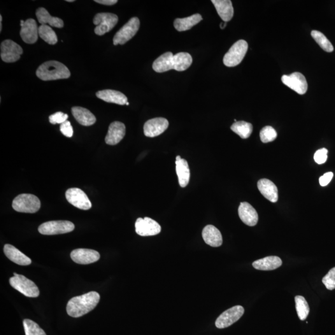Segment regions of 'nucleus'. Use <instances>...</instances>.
Masks as SVG:
<instances>
[{
    "label": "nucleus",
    "mask_w": 335,
    "mask_h": 335,
    "mask_svg": "<svg viewBox=\"0 0 335 335\" xmlns=\"http://www.w3.org/2000/svg\"><path fill=\"white\" fill-rule=\"evenodd\" d=\"M65 196L69 203L81 210H89L92 207V202L87 195L79 188H70L65 193Z\"/></svg>",
    "instance_id": "obj_11"
},
{
    "label": "nucleus",
    "mask_w": 335,
    "mask_h": 335,
    "mask_svg": "<svg viewBox=\"0 0 335 335\" xmlns=\"http://www.w3.org/2000/svg\"><path fill=\"white\" fill-rule=\"evenodd\" d=\"M212 3L217 10L218 15L224 22L231 20L234 11L232 3L230 0H213Z\"/></svg>",
    "instance_id": "obj_25"
},
{
    "label": "nucleus",
    "mask_w": 335,
    "mask_h": 335,
    "mask_svg": "<svg viewBox=\"0 0 335 335\" xmlns=\"http://www.w3.org/2000/svg\"><path fill=\"white\" fill-rule=\"evenodd\" d=\"M126 105H127V106H129V102H127V103H126Z\"/></svg>",
    "instance_id": "obj_46"
},
{
    "label": "nucleus",
    "mask_w": 335,
    "mask_h": 335,
    "mask_svg": "<svg viewBox=\"0 0 335 335\" xmlns=\"http://www.w3.org/2000/svg\"><path fill=\"white\" fill-rule=\"evenodd\" d=\"M334 177V173L332 172H328V173L323 174L319 179L320 185L323 187L327 186L332 181Z\"/></svg>",
    "instance_id": "obj_40"
},
{
    "label": "nucleus",
    "mask_w": 335,
    "mask_h": 335,
    "mask_svg": "<svg viewBox=\"0 0 335 335\" xmlns=\"http://www.w3.org/2000/svg\"><path fill=\"white\" fill-rule=\"evenodd\" d=\"M258 188L265 198L271 202L278 200V190L276 186L267 179H262L258 182Z\"/></svg>",
    "instance_id": "obj_22"
},
{
    "label": "nucleus",
    "mask_w": 335,
    "mask_h": 335,
    "mask_svg": "<svg viewBox=\"0 0 335 335\" xmlns=\"http://www.w3.org/2000/svg\"><path fill=\"white\" fill-rule=\"evenodd\" d=\"M135 226L137 234L143 237L156 236L162 230L159 223L149 217L137 218Z\"/></svg>",
    "instance_id": "obj_13"
},
{
    "label": "nucleus",
    "mask_w": 335,
    "mask_h": 335,
    "mask_svg": "<svg viewBox=\"0 0 335 335\" xmlns=\"http://www.w3.org/2000/svg\"><path fill=\"white\" fill-rule=\"evenodd\" d=\"M248 48V43L245 41L236 42L223 57V64L228 67H234L239 65L245 57Z\"/></svg>",
    "instance_id": "obj_6"
},
{
    "label": "nucleus",
    "mask_w": 335,
    "mask_h": 335,
    "mask_svg": "<svg viewBox=\"0 0 335 335\" xmlns=\"http://www.w3.org/2000/svg\"><path fill=\"white\" fill-rule=\"evenodd\" d=\"M202 20L200 14H195L189 17L176 19L174 22V28L179 32L188 31Z\"/></svg>",
    "instance_id": "obj_27"
},
{
    "label": "nucleus",
    "mask_w": 335,
    "mask_h": 335,
    "mask_svg": "<svg viewBox=\"0 0 335 335\" xmlns=\"http://www.w3.org/2000/svg\"><path fill=\"white\" fill-rule=\"evenodd\" d=\"M69 116L67 114L63 113L62 112H57L49 116V122L52 124H62L67 120Z\"/></svg>",
    "instance_id": "obj_37"
},
{
    "label": "nucleus",
    "mask_w": 335,
    "mask_h": 335,
    "mask_svg": "<svg viewBox=\"0 0 335 335\" xmlns=\"http://www.w3.org/2000/svg\"><path fill=\"white\" fill-rule=\"evenodd\" d=\"M244 308L240 306H237L228 309L218 316L215 321V326L218 329L227 328L238 321L244 314Z\"/></svg>",
    "instance_id": "obj_10"
},
{
    "label": "nucleus",
    "mask_w": 335,
    "mask_h": 335,
    "mask_svg": "<svg viewBox=\"0 0 335 335\" xmlns=\"http://www.w3.org/2000/svg\"><path fill=\"white\" fill-rule=\"evenodd\" d=\"M71 257L76 263L89 264L97 262L100 255L97 251L91 249L78 248L72 251Z\"/></svg>",
    "instance_id": "obj_16"
},
{
    "label": "nucleus",
    "mask_w": 335,
    "mask_h": 335,
    "mask_svg": "<svg viewBox=\"0 0 335 335\" xmlns=\"http://www.w3.org/2000/svg\"><path fill=\"white\" fill-rule=\"evenodd\" d=\"M74 225L73 223L67 220L49 221L43 223L39 227V232L46 236L64 234L73 231Z\"/></svg>",
    "instance_id": "obj_7"
},
{
    "label": "nucleus",
    "mask_w": 335,
    "mask_h": 335,
    "mask_svg": "<svg viewBox=\"0 0 335 335\" xmlns=\"http://www.w3.org/2000/svg\"><path fill=\"white\" fill-rule=\"evenodd\" d=\"M99 300V294L95 291L73 297L67 304V313L72 317H80L93 311L98 304Z\"/></svg>",
    "instance_id": "obj_2"
},
{
    "label": "nucleus",
    "mask_w": 335,
    "mask_h": 335,
    "mask_svg": "<svg viewBox=\"0 0 335 335\" xmlns=\"http://www.w3.org/2000/svg\"><path fill=\"white\" fill-rule=\"evenodd\" d=\"M176 171L179 184L181 187L185 188L189 184L190 180V169L188 162L183 158L176 161Z\"/></svg>",
    "instance_id": "obj_29"
},
{
    "label": "nucleus",
    "mask_w": 335,
    "mask_h": 335,
    "mask_svg": "<svg viewBox=\"0 0 335 335\" xmlns=\"http://www.w3.org/2000/svg\"><path fill=\"white\" fill-rule=\"evenodd\" d=\"M9 283L25 296L35 298L39 295V290L36 284L24 276L14 273V276L9 279Z\"/></svg>",
    "instance_id": "obj_5"
},
{
    "label": "nucleus",
    "mask_w": 335,
    "mask_h": 335,
    "mask_svg": "<svg viewBox=\"0 0 335 335\" xmlns=\"http://www.w3.org/2000/svg\"><path fill=\"white\" fill-rule=\"evenodd\" d=\"M39 36L50 45H54L58 41L55 32L48 25H41L39 27Z\"/></svg>",
    "instance_id": "obj_31"
},
{
    "label": "nucleus",
    "mask_w": 335,
    "mask_h": 335,
    "mask_svg": "<svg viewBox=\"0 0 335 335\" xmlns=\"http://www.w3.org/2000/svg\"><path fill=\"white\" fill-rule=\"evenodd\" d=\"M192 58L190 53L180 52L173 55L168 52L160 56L153 62V71L157 73H164L171 70L178 72L185 71L191 65Z\"/></svg>",
    "instance_id": "obj_1"
},
{
    "label": "nucleus",
    "mask_w": 335,
    "mask_h": 335,
    "mask_svg": "<svg viewBox=\"0 0 335 335\" xmlns=\"http://www.w3.org/2000/svg\"><path fill=\"white\" fill-rule=\"evenodd\" d=\"M140 21L138 18L134 17L130 19L126 24L120 31L117 32L113 38V44L115 46L118 44L123 45L133 37L139 31Z\"/></svg>",
    "instance_id": "obj_9"
},
{
    "label": "nucleus",
    "mask_w": 335,
    "mask_h": 335,
    "mask_svg": "<svg viewBox=\"0 0 335 335\" xmlns=\"http://www.w3.org/2000/svg\"><path fill=\"white\" fill-rule=\"evenodd\" d=\"M328 158V150L323 148L318 150L314 155V160L316 164L321 165L325 164Z\"/></svg>",
    "instance_id": "obj_38"
},
{
    "label": "nucleus",
    "mask_w": 335,
    "mask_h": 335,
    "mask_svg": "<svg viewBox=\"0 0 335 335\" xmlns=\"http://www.w3.org/2000/svg\"><path fill=\"white\" fill-rule=\"evenodd\" d=\"M181 159V158L180 156H179V155L177 156V157L176 158V161H178V160H180Z\"/></svg>",
    "instance_id": "obj_44"
},
{
    "label": "nucleus",
    "mask_w": 335,
    "mask_h": 335,
    "mask_svg": "<svg viewBox=\"0 0 335 335\" xmlns=\"http://www.w3.org/2000/svg\"><path fill=\"white\" fill-rule=\"evenodd\" d=\"M239 218L245 224L253 227L257 224L258 215L257 211L246 202H241L239 208Z\"/></svg>",
    "instance_id": "obj_19"
},
{
    "label": "nucleus",
    "mask_w": 335,
    "mask_h": 335,
    "mask_svg": "<svg viewBox=\"0 0 335 335\" xmlns=\"http://www.w3.org/2000/svg\"><path fill=\"white\" fill-rule=\"evenodd\" d=\"M231 130L241 139H246L252 133L253 125L245 121H237L232 125Z\"/></svg>",
    "instance_id": "obj_30"
},
{
    "label": "nucleus",
    "mask_w": 335,
    "mask_h": 335,
    "mask_svg": "<svg viewBox=\"0 0 335 335\" xmlns=\"http://www.w3.org/2000/svg\"><path fill=\"white\" fill-rule=\"evenodd\" d=\"M260 136L263 143H268L274 141L278 134L273 127L266 126L261 130Z\"/></svg>",
    "instance_id": "obj_35"
},
{
    "label": "nucleus",
    "mask_w": 335,
    "mask_h": 335,
    "mask_svg": "<svg viewBox=\"0 0 335 335\" xmlns=\"http://www.w3.org/2000/svg\"><path fill=\"white\" fill-rule=\"evenodd\" d=\"M295 307L300 320H305L309 315L310 308L306 299L301 295L295 297Z\"/></svg>",
    "instance_id": "obj_32"
},
{
    "label": "nucleus",
    "mask_w": 335,
    "mask_h": 335,
    "mask_svg": "<svg viewBox=\"0 0 335 335\" xmlns=\"http://www.w3.org/2000/svg\"><path fill=\"white\" fill-rule=\"evenodd\" d=\"M282 264V260L280 258L271 256L255 261L253 263V266L256 269L262 271H271L278 268Z\"/></svg>",
    "instance_id": "obj_26"
},
{
    "label": "nucleus",
    "mask_w": 335,
    "mask_h": 335,
    "mask_svg": "<svg viewBox=\"0 0 335 335\" xmlns=\"http://www.w3.org/2000/svg\"><path fill=\"white\" fill-rule=\"evenodd\" d=\"M96 3L104 4V5L111 6L118 3L117 0H95Z\"/></svg>",
    "instance_id": "obj_41"
},
{
    "label": "nucleus",
    "mask_w": 335,
    "mask_h": 335,
    "mask_svg": "<svg viewBox=\"0 0 335 335\" xmlns=\"http://www.w3.org/2000/svg\"><path fill=\"white\" fill-rule=\"evenodd\" d=\"M125 135V126L122 122L115 121L109 125L105 142L108 145H115L120 143Z\"/></svg>",
    "instance_id": "obj_18"
},
{
    "label": "nucleus",
    "mask_w": 335,
    "mask_h": 335,
    "mask_svg": "<svg viewBox=\"0 0 335 335\" xmlns=\"http://www.w3.org/2000/svg\"><path fill=\"white\" fill-rule=\"evenodd\" d=\"M60 131H61L62 133L64 134L65 136L67 137H72L73 136V127H72L71 122H70L69 121H65V122L60 125Z\"/></svg>",
    "instance_id": "obj_39"
},
{
    "label": "nucleus",
    "mask_w": 335,
    "mask_h": 335,
    "mask_svg": "<svg viewBox=\"0 0 335 335\" xmlns=\"http://www.w3.org/2000/svg\"><path fill=\"white\" fill-rule=\"evenodd\" d=\"M67 2H74V0H67Z\"/></svg>",
    "instance_id": "obj_45"
},
{
    "label": "nucleus",
    "mask_w": 335,
    "mask_h": 335,
    "mask_svg": "<svg viewBox=\"0 0 335 335\" xmlns=\"http://www.w3.org/2000/svg\"><path fill=\"white\" fill-rule=\"evenodd\" d=\"M118 16L115 14L109 13H97L93 19V23L96 25L95 32L97 36H102L107 33L117 24Z\"/></svg>",
    "instance_id": "obj_8"
},
{
    "label": "nucleus",
    "mask_w": 335,
    "mask_h": 335,
    "mask_svg": "<svg viewBox=\"0 0 335 335\" xmlns=\"http://www.w3.org/2000/svg\"><path fill=\"white\" fill-rule=\"evenodd\" d=\"M169 122L164 118H153L144 124V132L146 137H155L162 134L168 127Z\"/></svg>",
    "instance_id": "obj_15"
},
{
    "label": "nucleus",
    "mask_w": 335,
    "mask_h": 335,
    "mask_svg": "<svg viewBox=\"0 0 335 335\" xmlns=\"http://www.w3.org/2000/svg\"><path fill=\"white\" fill-rule=\"evenodd\" d=\"M2 30V16L0 15V31Z\"/></svg>",
    "instance_id": "obj_43"
},
{
    "label": "nucleus",
    "mask_w": 335,
    "mask_h": 335,
    "mask_svg": "<svg viewBox=\"0 0 335 335\" xmlns=\"http://www.w3.org/2000/svg\"><path fill=\"white\" fill-rule=\"evenodd\" d=\"M322 283L327 289L334 290L335 288V267L330 270L327 275L322 279Z\"/></svg>",
    "instance_id": "obj_36"
},
{
    "label": "nucleus",
    "mask_w": 335,
    "mask_h": 335,
    "mask_svg": "<svg viewBox=\"0 0 335 335\" xmlns=\"http://www.w3.org/2000/svg\"><path fill=\"white\" fill-rule=\"evenodd\" d=\"M23 325L25 335H46L45 332L34 321L25 319Z\"/></svg>",
    "instance_id": "obj_34"
},
{
    "label": "nucleus",
    "mask_w": 335,
    "mask_h": 335,
    "mask_svg": "<svg viewBox=\"0 0 335 335\" xmlns=\"http://www.w3.org/2000/svg\"><path fill=\"white\" fill-rule=\"evenodd\" d=\"M12 206L19 213L33 214L40 209L41 201L33 194H22L15 197Z\"/></svg>",
    "instance_id": "obj_4"
},
{
    "label": "nucleus",
    "mask_w": 335,
    "mask_h": 335,
    "mask_svg": "<svg viewBox=\"0 0 335 335\" xmlns=\"http://www.w3.org/2000/svg\"><path fill=\"white\" fill-rule=\"evenodd\" d=\"M283 83L290 89L299 95H304L308 89V84L304 74L294 72L290 75H283L281 78Z\"/></svg>",
    "instance_id": "obj_14"
},
{
    "label": "nucleus",
    "mask_w": 335,
    "mask_h": 335,
    "mask_svg": "<svg viewBox=\"0 0 335 335\" xmlns=\"http://www.w3.org/2000/svg\"><path fill=\"white\" fill-rule=\"evenodd\" d=\"M21 37L24 43L29 44L36 43L38 40L39 27L33 19H28L22 26Z\"/></svg>",
    "instance_id": "obj_17"
},
{
    "label": "nucleus",
    "mask_w": 335,
    "mask_h": 335,
    "mask_svg": "<svg viewBox=\"0 0 335 335\" xmlns=\"http://www.w3.org/2000/svg\"><path fill=\"white\" fill-rule=\"evenodd\" d=\"M72 115L79 124L90 126L96 122V119L92 112L82 107L75 106L72 109Z\"/></svg>",
    "instance_id": "obj_24"
},
{
    "label": "nucleus",
    "mask_w": 335,
    "mask_h": 335,
    "mask_svg": "<svg viewBox=\"0 0 335 335\" xmlns=\"http://www.w3.org/2000/svg\"><path fill=\"white\" fill-rule=\"evenodd\" d=\"M226 25H227V23L226 22L221 23V24L220 25V29H224V28L225 27V26H226Z\"/></svg>",
    "instance_id": "obj_42"
},
{
    "label": "nucleus",
    "mask_w": 335,
    "mask_h": 335,
    "mask_svg": "<svg viewBox=\"0 0 335 335\" xmlns=\"http://www.w3.org/2000/svg\"><path fill=\"white\" fill-rule=\"evenodd\" d=\"M311 36L313 37L314 40L316 41V43L325 52H332L334 50V46H333L332 43H330L327 37L322 32L318 31H312L311 32Z\"/></svg>",
    "instance_id": "obj_33"
},
{
    "label": "nucleus",
    "mask_w": 335,
    "mask_h": 335,
    "mask_svg": "<svg viewBox=\"0 0 335 335\" xmlns=\"http://www.w3.org/2000/svg\"><path fill=\"white\" fill-rule=\"evenodd\" d=\"M202 238L205 243L213 247H218L222 245L223 239L219 230L214 225H208L202 230Z\"/></svg>",
    "instance_id": "obj_20"
},
{
    "label": "nucleus",
    "mask_w": 335,
    "mask_h": 335,
    "mask_svg": "<svg viewBox=\"0 0 335 335\" xmlns=\"http://www.w3.org/2000/svg\"><path fill=\"white\" fill-rule=\"evenodd\" d=\"M36 16L39 22L42 25L49 24L51 26L62 28L64 27V22L61 19L50 16L45 8H40L36 11Z\"/></svg>",
    "instance_id": "obj_28"
},
{
    "label": "nucleus",
    "mask_w": 335,
    "mask_h": 335,
    "mask_svg": "<svg viewBox=\"0 0 335 335\" xmlns=\"http://www.w3.org/2000/svg\"><path fill=\"white\" fill-rule=\"evenodd\" d=\"M4 253L9 260L16 264L22 265V266H27L31 264L32 261L29 257L15 246L9 244L4 245Z\"/></svg>",
    "instance_id": "obj_21"
},
{
    "label": "nucleus",
    "mask_w": 335,
    "mask_h": 335,
    "mask_svg": "<svg viewBox=\"0 0 335 335\" xmlns=\"http://www.w3.org/2000/svg\"><path fill=\"white\" fill-rule=\"evenodd\" d=\"M37 77L43 81L67 79L71 76V72L61 62L50 60L42 64L36 71Z\"/></svg>",
    "instance_id": "obj_3"
},
{
    "label": "nucleus",
    "mask_w": 335,
    "mask_h": 335,
    "mask_svg": "<svg viewBox=\"0 0 335 335\" xmlns=\"http://www.w3.org/2000/svg\"><path fill=\"white\" fill-rule=\"evenodd\" d=\"M96 96L107 102L115 103L120 105H125L127 102V97L123 93L118 91L104 90L96 93Z\"/></svg>",
    "instance_id": "obj_23"
},
{
    "label": "nucleus",
    "mask_w": 335,
    "mask_h": 335,
    "mask_svg": "<svg viewBox=\"0 0 335 335\" xmlns=\"http://www.w3.org/2000/svg\"><path fill=\"white\" fill-rule=\"evenodd\" d=\"M23 50L20 45L11 40H5L1 44V58L3 62L13 63L20 60Z\"/></svg>",
    "instance_id": "obj_12"
}]
</instances>
